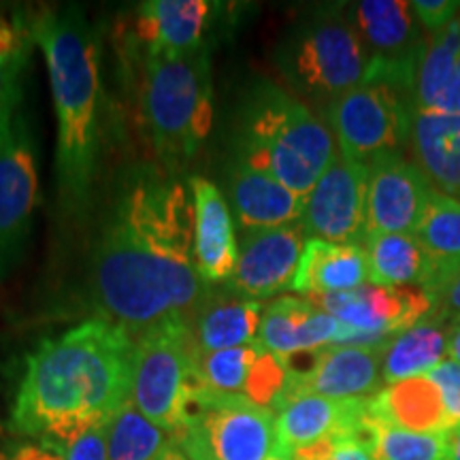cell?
Returning <instances> with one entry per match:
<instances>
[{"label":"cell","instance_id":"obj_1","mask_svg":"<svg viewBox=\"0 0 460 460\" xmlns=\"http://www.w3.org/2000/svg\"><path fill=\"white\" fill-rule=\"evenodd\" d=\"M190 188L139 171L119 188L94 247L90 290L99 318L139 337L166 320H190L209 296L192 252Z\"/></svg>","mask_w":460,"mask_h":460},{"label":"cell","instance_id":"obj_2","mask_svg":"<svg viewBox=\"0 0 460 460\" xmlns=\"http://www.w3.org/2000/svg\"><path fill=\"white\" fill-rule=\"evenodd\" d=\"M132 373L135 337L115 322L94 318L43 339L26 358L11 430L65 447L122 410Z\"/></svg>","mask_w":460,"mask_h":460},{"label":"cell","instance_id":"obj_3","mask_svg":"<svg viewBox=\"0 0 460 460\" xmlns=\"http://www.w3.org/2000/svg\"><path fill=\"white\" fill-rule=\"evenodd\" d=\"M34 43L43 49L56 113V180L60 203L82 214L92 199L101 158V41L79 7L31 15Z\"/></svg>","mask_w":460,"mask_h":460},{"label":"cell","instance_id":"obj_4","mask_svg":"<svg viewBox=\"0 0 460 460\" xmlns=\"http://www.w3.org/2000/svg\"><path fill=\"white\" fill-rule=\"evenodd\" d=\"M233 146V158L269 172L298 197H307L339 156L329 124L271 82H258L245 92Z\"/></svg>","mask_w":460,"mask_h":460},{"label":"cell","instance_id":"obj_5","mask_svg":"<svg viewBox=\"0 0 460 460\" xmlns=\"http://www.w3.org/2000/svg\"><path fill=\"white\" fill-rule=\"evenodd\" d=\"M139 105L147 137L166 163H186L214 126L209 51L180 58H139Z\"/></svg>","mask_w":460,"mask_h":460},{"label":"cell","instance_id":"obj_6","mask_svg":"<svg viewBox=\"0 0 460 460\" xmlns=\"http://www.w3.org/2000/svg\"><path fill=\"white\" fill-rule=\"evenodd\" d=\"M273 58L292 94L322 111L358 88L369 73V58L345 15V4L320 7L295 22Z\"/></svg>","mask_w":460,"mask_h":460},{"label":"cell","instance_id":"obj_7","mask_svg":"<svg viewBox=\"0 0 460 460\" xmlns=\"http://www.w3.org/2000/svg\"><path fill=\"white\" fill-rule=\"evenodd\" d=\"M188 320H166L135 337L130 401L147 420L175 437L200 390Z\"/></svg>","mask_w":460,"mask_h":460},{"label":"cell","instance_id":"obj_8","mask_svg":"<svg viewBox=\"0 0 460 460\" xmlns=\"http://www.w3.org/2000/svg\"><path fill=\"white\" fill-rule=\"evenodd\" d=\"M175 444L188 460H269L275 456V411L200 388Z\"/></svg>","mask_w":460,"mask_h":460},{"label":"cell","instance_id":"obj_9","mask_svg":"<svg viewBox=\"0 0 460 460\" xmlns=\"http://www.w3.org/2000/svg\"><path fill=\"white\" fill-rule=\"evenodd\" d=\"M413 92L386 79H365L324 111L326 124L345 160L369 166L402 154L410 141Z\"/></svg>","mask_w":460,"mask_h":460},{"label":"cell","instance_id":"obj_10","mask_svg":"<svg viewBox=\"0 0 460 460\" xmlns=\"http://www.w3.org/2000/svg\"><path fill=\"white\" fill-rule=\"evenodd\" d=\"M345 15L369 58L367 79H386L413 92L427 43L411 3L360 0L345 4Z\"/></svg>","mask_w":460,"mask_h":460},{"label":"cell","instance_id":"obj_11","mask_svg":"<svg viewBox=\"0 0 460 460\" xmlns=\"http://www.w3.org/2000/svg\"><path fill=\"white\" fill-rule=\"evenodd\" d=\"M307 298L345 326L337 345H386L433 312V298L416 286L365 284L356 290Z\"/></svg>","mask_w":460,"mask_h":460},{"label":"cell","instance_id":"obj_12","mask_svg":"<svg viewBox=\"0 0 460 460\" xmlns=\"http://www.w3.org/2000/svg\"><path fill=\"white\" fill-rule=\"evenodd\" d=\"M39 197L37 141L26 115L17 109L0 149V281L26 254Z\"/></svg>","mask_w":460,"mask_h":460},{"label":"cell","instance_id":"obj_13","mask_svg":"<svg viewBox=\"0 0 460 460\" xmlns=\"http://www.w3.org/2000/svg\"><path fill=\"white\" fill-rule=\"evenodd\" d=\"M369 166L341 154L305 197L301 226L309 239L365 247Z\"/></svg>","mask_w":460,"mask_h":460},{"label":"cell","instance_id":"obj_14","mask_svg":"<svg viewBox=\"0 0 460 460\" xmlns=\"http://www.w3.org/2000/svg\"><path fill=\"white\" fill-rule=\"evenodd\" d=\"M384 349L386 345H329L309 354L312 360L307 367L286 360L288 384L279 401L295 394H318L337 401L371 399L384 384Z\"/></svg>","mask_w":460,"mask_h":460},{"label":"cell","instance_id":"obj_15","mask_svg":"<svg viewBox=\"0 0 460 460\" xmlns=\"http://www.w3.org/2000/svg\"><path fill=\"white\" fill-rule=\"evenodd\" d=\"M307 234L301 222L279 228L245 230L239 241V258L226 290L241 298L261 301L292 288Z\"/></svg>","mask_w":460,"mask_h":460},{"label":"cell","instance_id":"obj_16","mask_svg":"<svg viewBox=\"0 0 460 460\" xmlns=\"http://www.w3.org/2000/svg\"><path fill=\"white\" fill-rule=\"evenodd\" d=\"M433 192V183L422 169L402 154L377 158L369 164L367 237L382 233L416 234Z\"/></svg>","mask_w":460,"mask_h":460},{"label":"cell","instance_id":"obj_17","mask_svg":"<svg viewBox=\"0 0 460 460\" xmlns=\"http://www.w3.org/2000/svg\"><path fill=\"white\" fill-rule=\"evenodd\" d=\"M275 456L326 437H371L369 399L337 401L318 394H295L275 405Z\"/></svg>","mask_w":460,"mask_h":460},{"label":"cell","instance_id":"obj_18","mask_svg":"<svg viewBox=\"0 0 460 460\" xmlns=\"http://www.w3.org/2000/svg\"><path fill=\"white\" fill-rule=\"evenodd\" d=\"M199 386L207 393L243 396L262 407L278 405L288 384V362L258 341L197 356Z\"/></svg>","mask_w":460,"mask_h":460},{"label":"cell","instance_id":"obj_19","mask_svg":"<svg viewBox=\"0 0 460 460\" xmlns=\"http://www.w3.org/2000/svg\"><path fill=\"white\" fill-rule=\"evenodd\" d=\"M216 4L207 0H147L135 11L139 58H180L203 48Z\"/></svg>","mask_w":460,"mask_h":460},{"label":"cell","instance_id":"obj_20","mask_svg":"<svg viewBox=\"0 0 460 460\" xmlns=\"http://www.w3.org/2000/svg\"><path fill=\"white\" fill-rule=\"evenodd\" d=\"M194 211L192 252L197 271L207 284H226L239 258V241L222 190L205 177L188 183Z\"/></svg>","mask_w":460,"mask_h":460},{"label":"cell","instance_id":"obj_21","mask_svg":"<svg viewBox=\"0 0 460 460\" xmlns=\"http://www.w3.org/2000/svg\"><path fill=\"white\" fill-rule=\"evenodd\" d=\"M345 326L309 298L281 296L264 307L258 341L279 358L337 345Z\"/></svg>","mask_w":460,"mask_h":460},{"label":"cell","instance_id":"obj_22","mask_svg":"<svg viewBox=\"0 0 460 460\" xmlns=\"http://www.w3.org/2000/svg\"><path fill=\"white\" fill-rule=\"evenodd\" d=\"M230 203L241 230L279 228L301 222L305 197H298L273 175L233 158L226 171Z\"/></svg>","mask_w":460,"mask_h":460},{"label":"cell","instance_id":"obj_23","mask_svg":"<svg viewBox=\"0 0 460 460\" xmlns=\"http://www.w3.org/2000/svg\"><path fill=\"white\" fill-rule=\"evenodd\" d=\"M410 143L433 188L460 200V113L413 109Z\"/></svg>","mask_w":460,"mask_h":460},{"label":"cell","instance_id":"obj_24","mask_svg":"<svg viewBox=\"0 0 460 460\" xmlns=\"http://www.w3.org/2000/svg\"><path fill=\"white\" fill-rule=\"evenodd\" d=\"M262 301L241 298L233 292H209V296L190 315L188 326L199 354L222 352L254 343L264 314Z\"/></svg>","mask_w":460,"mask_h":460},{"label":"cell","instance_id":"obj_25","mask_svg":"<svg viewBox=\"0 0 460 460\" xmlns=\"http://www.w3.org/2000/svg\"><path fill=\"white\" fill-rule=\"evenodd\" d=\"M369 284V258L362 245L307 239L292 290L307 296L335 295Z\"/></svg>","mask_w":460,"mask_h":460},{"label":"cell","instance_id":"obj_26","mask_svg":"<svg viewBox=\"0 0 460 460\" xmlns=\"http://www.w3.org/2000/svg\"><path fill=\"white\" fill-rule=\"evenodd\" d=\"M369 416L376 424L416 433H441L452 429L444 396L427 376L384 386L369 399Z\"/></svg>","mask_w":460,"mask_h":460},{"label":"cell","instance_id":"obj_27","mask_svg":"<svg viewBox=\"0 0 460 460\" xmlns=\"http://www.w3.org/2000/svg\"><path fill=\"white\" fill-rule=\"evenodd\" d=\"M447 349H450V322L427 315L386 343L382 360L384 386L427 376L446 360Z\"/></svg>","mask_w":460,"mask_h":460},{"label":"cell","instance_id":"obj_28","mask_svg":"<svg viewBox=\"0 0 460 460\" xmlns=\"http://www.w3.org/2000/svg\"><path fill=\"white\" fill-rule=\"evenodd\" d=\"M365 252L369 258V284L427 288L433 267L413 234H369L365 241Z\"/></svg>","mask_w":460,"mask_h":460},{"label":"cell","instance_id":"obj_29","mask_svg":"<svg viewBox=\"0 0 460 460\" xmlns=\"http://www.w3.org/2000/svg\"><path fill=\"white\" fill-rule=\"evenodd\" d=\"M171 446L175 437L143 416L132 401L107 424V460H156Z\"/></svg>","mask_w":460,"mask_h":460},{"label":"cell","instance_id":"obj_30","mask_svg":"<svg viewBox=\"0 0 460 460\" xmlns=\"http://www.w3.org/2000/svg\"><path fill=\"white\" fill-rule=\"evenodd\" d=\"M460 65V13L446 28L433 34L427 43L416 75L413 105L416 109H435L454 73Z\"/></svg>","mask_w":460,"mask_h":460},{"label":"cell","instance_id":"obj_31","mask_svg":"<svg viewBox=\"0 0 460 460\" xmlns=\"http://www.w3.org/2000/svg\"><path fill=\"white\" fill-rule=\"evenodd\" d=\"M413 237L429 256L433 271L460 264V200L435 190Z\"/></svg>","mask_w":460,"mask_h":460},{"label":"cell","instance_id":"obj_32","mask_svg":"<svg viewBox=\"0 0 460 460\" xmlns=\"http://www.w3.org/2000/svg\"><path fill=\"white\" fill-rule=\"evenodd\" d=\"M31 15L0 11V107L22 101V82L32 54Z\"/></svg>","mask_w":460,"mask_h":460},{"label":"cell","instance_id":"obj_33","mask_svg":"<svg viewBox=\"0 0 460 460\" xmlns=\"http://www.w3.org/2000/svg\"><path fill=\"white\" fill-rule=\"evenodd\" d=\"M371 456L373 460H447V430L441 433H416L376 424L371 420Z\"/></svg>","mask_w":460,"mask_h":460},{"label":"cell","instance_id":"obj_34","mask_svg":"<svg viewBox=\"0 0 460 460\" xmlns=\"http://www.w3.org/2000/svg\"><path fill=\"white\" fill-rule=\"evenodd\" d=\"M371 437H326L298 447L288 460H373Z\"/></svg>","mask_w":460,"mask_h":460},{"label":"cell","instance_id":"obj_35","mask_svg":"<svg viewBox=\"0 0 460 460\" xmlns=\"http://www.w3.org/2000/svg\"><path fill=\"white\" fill-rule=\"evenodd\" d=\"M424 290L433 298V318L452 322L460 318V264L430 273Z\"/></svg>","mask_w":460,"mask_h":460},{"label":"cell","instance_id":"obj_36","mask_svg":"<svg viewBox=\"0 0 460 460\" xmlns=\"http://www.w3.org/2000/svg\"><path fill=\"white\" fill-rule=\"evenodd\" d=\"M427 377L439 388L441 396H444L450 427L460 424V362L446 358L433 371H429Z\"/></svg>","mask_w":460,"mask_h":460},{"label":"cell","instance_id":"obj_37","mask_svg":"<svg viewBox=\"0 0 460 460\" xmlns=\"http://www.w3.org/2000/svg\"><path fill=\"white\" fill-rule=\"evenodd\" d=\"M411 9L422 31L435 34L460 13V3L456 0H416L411 3Z\"/></svg>","mask_w":460,"mask_h":460},{"label":"cell","instance_id":"obj_38","mask_svg":"<svg viewBox=\"0 0 460 460\" xmlns=\"http://www.w3.org/2000/svg\"><path fill=\"white\" fill-rule=\"evenodd\" d=\"M107 424H96L65 446V460H107Z\"/></svg>","mask_w":460,"mask_h":460},{"label":"cell","instance_id":"obj_39","mask_svg":"<svg viewBox=\"0 0 460 460\" xmlns=\"http://www.w3.org/2000/svg\"><path fill=\"white\" fill-rule=\"evenodd\" d=\"M0 460H65V447L51 441H24L0 454Z\"/></svg>","mask_w":460,"mask_h":460},{"label":"cell","instance_id":"obj_40","mask_svg":"<svg viewBox=\"0 0 460 460\" xmlns=\"http://www.w3.org/2000/svg\"><path fill=\"white\" fill-rule=\"evenodd\" d=\"M435 111H446V113H460V65L454 73L450 85H447L444 96L437 102Z\"/></svg>","mask_w":460,"mask_h":460},{"label":"cell","instance_id":"obj_41","mask_svg":"<svg viewBox=\"0 0 460 460\" xmlns=\"http://www.w3.org/2000/svg\"><path fill=\"white\" fill-rule=\"evenodd\" d=\"M17 109H20V102H9V105L0 107V149H3V143L7 141Z\"/></svg>","mask_w":460,"mask_h":460},{"label":"cell","instance_id":"obj_42","mask_svg":"<svg viewBox=\"0 0 460 460\" xmlns=\"http://www.w3.org/2000/svg\"><path fill=\"white\" fill-rule=\"evenodd\" d=\"M447 356L460 362V318L450 322V349H447Z\"/></svg>","mask_w":460,"mask_h":460},{"label":"cell","instance_id":"obj_43","mask_svg":"<svg viewBox=\"0 0 460 460\" xmlns=\"http://www.w3.org/2000/svg\"><path fill=\"white\" fill-rule=\"evenodd\" d=\"M447 460H460V424H454V427L447 430Z\"/></svg>","mask_w":460,"mask_h":460},{"label":"cell","instance_id":"obj_44","mask_svg":"<svg viewBox=\"0 0 460 460\" xmlns=\"http://www.w3.org/2000/svg\"><path fill=\"white\" fill-rule=\"evenodd\" d=\"M156 460H188V458L183 456V452H181L180 447H177V444H175V446L166 447V450H164L163 454H160V456H158Z\"/></svg>","mask_w":460,"mask_h":460},{"label":"cell","instance_id":"obj_45","mask_svg":"<svg viewBox=\"0 0 460 460\" xmlns=\"http://www.w3.org/2000/svg\"><path fill=\"white\" fill-rule=\"evenodd\" d=\"M269 460H288V458H281V456H271Z\"/></svg>","mask_w":460,"mask_h":460}]
</instances>
